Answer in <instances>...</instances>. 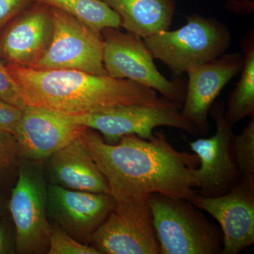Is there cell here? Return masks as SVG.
I'll list each match as a JSON object with an SVG mask.
<instances>
[{"mask_svg":"<svg viewBox=\"0 0 254 254\" xmlns=\"http://www.w3.org/2000/svg\"><path fill=\"white\" fill-rule=\"evenodd\" d=\"M78 138L104 175L116 203L148 199L152 193L190 200L198 193L199 159L179 151L163 131L149 139L127 135L112 144L86 127Z\"/></svg>","mask_w":254,"mask_h":254,"instance_id":"6da1fadb","label":"cell"},{"mask_svg":"<svg viewBox=\"0 0 254 254\" xmlns=\"http://www.w3.org/2000/svg\"><path fill=\"white\" fill-rule=\"evenodd\" d=\"M26 107L63 116H81L137 104H150L157 92L131 80L71 69H41L6 64Z\"/></svg>","mask_w":254,"mask_h":254,"instance_id":"7a4b0ae2","label":"cell"},{"mask_svg":"<svg viewBox=\"0 0 254 254\" xmlns=\"http://www.w3.org/2000/svg\"><path fill=\"white\" fill-rule=\"evenodd\" d=\"M154 59L168 66L175 78L220 58L231 45L230 29L215 18L190 14L186 24L143 38Z\"/></svg>","mask_w":254,"mask_h":254,"instance_id":"3957f363","label":"cell"},{"mask_svg":"<svg viewBox=\"0 0 254 254\" xmlns=\"http://www.w3.org/2000/svg\"><path fill=\"white\" fill-rule=\"evenodd\" d=\"M160 254H218L222 236L189 200L152 193L148 198Z\"/></svg>","mask_w":254,"mask_h":254,"instance_id":"277c9868","label":"cell"},{"mask_svg":"<svg viewBox=\"0 0 254 254\" xmlns=\"http://www.w3.org/2000/svg\"><path fill=\"white\" fill-rule=\"evenodd\" d=\"M43 162L22 160L10 192V215L16 232V253L46 254L52 227L47 215L48 187Z\"/></svg>","mask_w":254,"mask_h":254,"instance_id":"5b68a950","label":"cell"},{"mask_svg":"<svg viewBox=\"0 0 254 254\" xmlns=\"http://www.w3.org/2000/svg\"><path fill=\"white\" fill-rule=\"evenodd\" d=\"M182 103L162 96L150 104L126 105L81 116H61L99 132L105 141L112 144L127 135L149 139L159 127L199 135L194 125L182 115Z\"/></svg>","mask_w":254,"mask_h":254,"instance_id":"8992f818","label":"cell"},{"mask_svg":"<svg viewBox=\"0 0 254 254\" xmlns=\"http://www.w3.org/2000/svg\"><path fill=\"white\" fill-rule=\"evenodd\" d=\"M103 38V63L108 75L131 80L158 92L162 96L183 103L187 82L180 78L170 81L159 71L154 58L141 37L120 28H106L100 32Z\"/></svg>","mask_w":254,"mask_h":254,"instance_id":"52a82bcc","label":"cell"},{"mask_svg":"<svg viewBox=\"0 0 254 254\" xmlns=\"http://www.w3.org/2000/svg\"><path fill=\"white\" fill-rule=\"evenodd\" d=\"M50 8L54 23L48 51L34 66L41 69H71L109 76L103 63L101 34L61 10Z\"/></svg>","mask_w":254,"mask_h":254,"instance_id":"ba28073f","label":"cell"},{"mask_svg":"<svg viewBox=\"0 0 254 254\" xmlns=\"http://www.w3.org/2000/svg\"><path fill=\"white\" fill-rule=\"evenodd\" d=\"M100 254H158L148 199L116 203L90 241Z\"/></svg>","mask_w":254,"mask_h":254,"instance_id":"9c48e42d","label":"cell"},{"mask_svg":"<svg viewBox=\"0 0 254 254\" xmlns=\"http://www.w3.org/2000/svg\"><path fill=\"white\" fill-rule=\"evenodd\" d=\"M225 108L222 101L215 102L209 112L216 125L215 134L190 143L199 159L197 192L204 196L225 194L240 177L234 150L235 134L225 120Z\"/></svg>","mask_w":254,"mask_h":254,"instance_id":"30bf717a","label":"cell"},{"mask_svg":"<svg viewBox=\"0 0 254 254\" xmlns=\"http://www.w3.org/2000/svg\"><path fill=\"white\" fill-rule=\"evenodd\" d=\"M218 221L222 230V254H237L254 243V177L240 176L225 194L190 200Z\"/></svg>","mask_w":254,"mask_h":254,"instance_id":"8fae6325","label":"cell"},{"mask_svg":"<svg viewBox=\"0 0 254 254\" xmlns=\"http://www.w3.org/2000/svg\"><path fill=\"white\" fill-rule=\"evenodd\" d=\"M115 205L110 193L66 190L48 184L47 215L50 225L83 245H89Z\"/></svg>","mask_w":254,"mask_h":254,"instance_id":"7c38bea8","label":"cell"},{"mask_svg":"<svg viewBox=\"0 0 254 254\" xmlns=\"http://www.w3.org/2000/svg\"><path fill=\"white\" fill-rule=\"evenodd\" d=\"M53 32L49 6L33 3L0 30V59L34 67L48 51Z\"/></svg>","mask_w":254,"mask_h":254,"instance_id":"4fadbf2b","label":"cell"},{"mask_svg":"<svg viewBox=\"0 0 254 254\" xmlns=\"http://www.w3.org/2000/svg\"><path fill=\"white\" fill-rule=\"evenodd\" d=\"M242 53H225L220 58L188 71L182 113L198 129L200 136L210 130L208 115L220 92L240 73Z\"/></svg>","mask_w":254,"mask_h":254,"instance_id":"5bb4252c","label":"cell"},{"mask_svg":"<svg viewBox=\"0 0 254 254\" xmlns=\"http://www.w3.org/2000/svg\"><path fill=\"white\" fill-rule=\"evenodd\" d=\"M86 128L61 115L26 107L14 136L23 160L44 161Z\"/></svg>","mask_w":254,"mask_h":254,"instance_id":"9a60e30c","label":"cell"},{"mask_svg":"<svg viewBox=\"0 0 254 254\" xmlns=\"http://www.w3.org/2000/svg\"><path fill=\"white\" fill-rule=\"evenodd\" d=\"M49 185L66 190L110 193L106 179L79 138H76L43 162Z\"/></svg>","mask_w":254,"mask_h":254,"instance_id":"2e32d148","label":"cell"},{"mask_svg":"<svg viewBox=\"0 0 254 254\" xmlns=\"http://www.w3.org/2000/svg\"><path fill=\"white\" fill-rule=\"evenodd\" d=\"M120 18V27L144 38L170 30L175 0H103Z\"/></svg>","mask_w":254,"mask_h":254,"instance_id":"e0dca14e","label":"cell"},{"mask_svg":"<svg viewBox=\"0 0 254 254\" xmlns=\"http://www.w3.org/2000/svg\"><path fill=\"white\" fill-rule=\"evenodd\" d=\"M244 64L236 88L229 97L225 118L233 128L244 119L254 116V31H250L241 41Z\"/></svg>","mask_w":254,"mask_h":254,"instance_id":"ac0fdd59","label":"cell"},{"mask_svg":"<svg viewBox=\"0 0 254 254\" xmlns=\"http://www.w3.org/2000/svg\"><path fill=\"white\" fill-rule=\"evenodd\" d=\"M64 11L100 33L106 28H120V18L103 0H34Z\"/></svg>","mask_w":254,"mask_h":254,"instance_id":"d6986e66","label":"cell"},{"mask_svg":"<svg viewBox=\"0 0 254 254\" xmlns=\"http://www.w3.org/2000/svg\"><path fill=\"white\" fill-rule=\"evenodd\" d=\"M22 160L14 135L0 131V193L14 186Z\"/></svg>","mask_w":254,"mask_h":254,"instance_id":"ffe728a7","label":"cell"},{"mask_svg":"<svg viewBox=\"0 0 254 254\" xmlns=\"http://www.w3.org/2000/svg\"><path fill=\"white\" fill-rule=\"evenodd\" d=\"M234 137V150L240 176L254 177V116Z\"/></svg>","mask_w":254,"mask_h":254,"instance_id":"44dd1931","label":"cell"},{"mask_svg":"<svg viewBox=\"0 0 254 254\" xmlns=\"http://www.w3.org/2000/svg\"><path fill=\"white\" fill-rule=\"evenodd\" d=\"M51 227L47 254H100L91 245H83L58 227L53 225Z\"/></svg>","mask_w":254,"mask_h":254,"instance_id":"7402d4cb","label":"cell"},{"mask_svg":"<svg viewBox=\"0 0 254 254\" xmlns=\"http://www.w3.org/2000/svg\"><path fill=\"white\" fill-rule=\"evenodd\" d=\"M0 99L14 105L21 110L26 108L16 85L6 67V64L0 59Z\"/></svg>","mask_w":254,"mask_h":254,"instance_id":"603a6c76","label":"cell"},{"mask_svg":"<svg viewBox=\"0 0 254 254\" xmlns=\"http://www.w3.org/2000/svg\"><path fill=\"white\" fill-rule=\"evenodd\" d=\"M23 115V110L0 99V131L14 135Z\"/></svg>","mask_w":254,"mask_h":254,"instance_id":"cb8c5ba5","label":"cell"},{"mask_svg":"<svg viewBox=\"0 0 254 254\" xmlns=\"http://www.w3.org/2000/svg\"><path fill=\"white\" fill-rule=\"evenodd\" d=\"M33 3L34 0H0V30Z\"/></svg>","mask_w":254,"mask_h":254,"instance_id":"d4e9b609","label":"cell"},{"mask_svg":"<svg viewBox=\"0 0 254 254\" xmlns=\"http://www.w3.org/2000/svg\"><path fill=\"white\" fill-rule=\"evenodd\" d=\"M16 253V241L15 230L11 232L7 225L0 223V254Z\"/></svg>","mask_w":254,"mask_h":254,"instance_id":"484cf974","label":"cell"},{"mask_svg":"<svg viewBox=\"0 0 254 254\" xmlns=\"http://www.w3.org/2000/svg\"><path fill=\"white\" fill-rule=\"evenodd\" d=\"M252 1H254V0H252Z\"/></svg>","mask_w":254,"mask_h":254,"instance_id":"4316f807","label":"cell"}]
</instances>
